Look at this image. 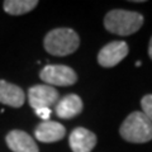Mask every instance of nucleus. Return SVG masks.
Listing matches in <instances>:
<instances>
[{"instance_id": "nucleus-1", "label": "nucleus", "mask_w": 152, "mask_h": 152, "mask_svg": "<svg viewBox=\"0 0 152 152\" xmlns=\"http://www.w3.org/2000/svg\"><path fill=\"white\" fill-rule=\"evenodd\" d=\"M143 24V15L137 12L114 9L104 18V27L110 33L118 36H131Z\"/></svg>"}, {"instance_id": "nucleus-2", "label": "nucleus", "mask_w": 152, "mask_h": 152, "mask_svg": "<svg viewBox=\"0 0 152 152\" xmlns=\"http://www.w3.org/2000/svg\"><path fill=\"white\" fill-rule=\"evenodd\" d=\"M45 50L53 56H67L79 48V34L71 28H56L47 33L43 39Z\"/></svg>"}, {"instance_id": "nucleus-3", "label": "nucleus", "mask_w": 152, "mask_h": 152, "mask_svg": "<svg viewBox=\"0 0 152 152\" xmlns=\"http://www.w3.org/2000/svg\"><path fill=\"white\" fill-rule=\"evenodd\" d=\"M123 140L132 143H146L152 140V122L142 112H133L119 128Z\"/></svg>"}, {"instance_id": "nucleus-4", "label": "nucleus", "mask_w": 152, "mask_h": 152, "mask_svg": "<svg viewBox=\"0 0 152 152\" xmlns=\"http://www.w3.org/2000/svg\"><path fill=\"white\" fill-rule=\"evenodd\" d=\"M39 77L50 86H70L77 81L74 69L66 65H47L41 70Z\"/></svg>"}, {"instance_id": "nucleus-5", "label": "nucleus", "mask_w": 152, "mask_h": 152, "mask_svg": "<svg viewBox=\"0 0 152 152\" xmlns=\"http://www.w3.org/2000/svg\"><path fill=\"white\" fill-rule=\"evenodd\" d=\"M60 94L58 91L50 85H34L28 90V100L29 105L37 110L42 108H50L52 105H56L58 102Z\"/></svg>"}, {"instance_id": "nucleus-6", "label": "nucleus", "mask_w": 152, "mask_h": 152, "mask_svg": "<svg viewBox=\"0 0 152 152\" xmlns=\"http://www.w3.org/2000/svg\"><path fill=\"white\" fill-rule=\"evenodd\" d=\"M128 55V45L123 41H114L103 47L98 53V62L103 67H114Z\"/></svg>"}, {"instance_id": "nucleus-7", "label": "nucleus", "mask_w": 152, "mask_h": 152, "mask_svg": "<svg viewBox=\"0 0 152 152\" xmlns=\"http://www.w3.org/2000/svg\"><path fill=\"white\" fill-rule=\"evenodd\" d=\"M70 147L72 152H91L96 145V136L84 127H77L70 134Z\"/></svg>"}, {"instance_id": "nucleus-8", "label": "nucleus", "mask_w": 152, "mask_h": 152, "mask_svg": "<svg viewBox=\"0 0 152 152\" xmlns=\"http://www.w3.org/2000/svg\"><path fill=\"white\" fill-rule=\"evenodd\" d=\"M7 145L13 152H39L36 141L20 129L10 131L5 137Z\"/></svg>"}, {"instance_id": "nucleus-9", "label": "nucleus", "mask_w": 152, "mask_h": 152, "mask_svg": "<svg viewBox=\"0 0 152 152\" xmlns=\"http://www.w3.org/2000/svg\"><path fill=\"white\" fill-rule=\"evenodd\" d=\"M83 100L79 95L76 94H69L65 95L64 98L58 99L56 103L55 113L58 118L62 119H71L76 115H79L83 112Z\"/></svg>"}, {"instance_id": "nucleus-10", "label": "nucleus", "mask_w": 152, "mask_h": 152, "mask_svg": "<svg viewBox=\"0 0 152 152\" xmlns=\"http://www.w3.org/2000/svg\"><path fill=\"white\" fill-rule=\"evenodd\" d=\"M66 134L65 127L58 122L53 121H43L39 123L34 129V137L45 143H51V142H57L62 140Z\"/></svg>"}, {"instance_id": "nucleus-11", "label": "nucleus", "mask_w": 152, "mask_h": 152, "mask_svg": "<svg viewBox=\"0 0 152 152\" xmlns=\"http://www.w3.org/2000/svg\"><path fill=\"white\" fill-rule=\"evenodd\" d=\"M26 100L24 91L14 84L0 80V103L13 108H20Z\"/></svg>"}, {"instance_id": "nucleus-12", "label": "nucleus", "mask_w": 152, "mask_h": 152, "mask_svg": "<svg viewBox=\"0 0 152 152\" xmlns=\"http://www.w3.org/2000/svg\"><path fill=\"white\" fill-rule=\"evenodd\" d=\"M38 5L37 0H5L3 8L10 15H23L29 13Z\"/></svg>"}, {"instance_id": "nucleus-13", "label": "nucleus", "mask_w": 152, "mask_h": 152, "mask_svg": "<svg viewBox=\"0 0 152 152\" xmlns=\"http://www.w3.org/2000/svg\"><path fill=\"white\" fill-rule=\"evenodd\" d=\"M141 107H142V110H143L142 113L152 122V94L145 95L141 99Z\"/></svg>"}, {"instance_id": "nucleus-14", "label": "nucleus", "mask_w": 152, "mask_h": 152, "mask_svg": "<svg viewBox=\"0 0 152 152\" xmlns=\"http://www.w3.org/2000/svg\"><path fill=\"white\" fill-rule=\"evenodd\" d=\"M36 112V114L39 118H42L43 121H50L48 118H50V115H51V109L50 108H42V109H37V110H34Z\"/></svg>"}, {"instance_id": "nucleus-15", "label": "nucleus", "mask_w": 152, "mask_h": 152, "mask_svg": "<svg viewBox=\"0 0 152 152\" xmlns=\"http://www.w3.org/2000/svg\"><path fill=\"white\" fill-rule=\"evenodd\" d=\"M148 56L152 60V37H151V41H150V45H148Z\"/></svg>"}]
</instances>
